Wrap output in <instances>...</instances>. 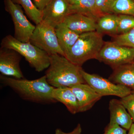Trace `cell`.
Segmentation results:
<instances>
[{"instance_id": "cell-15", "label": "cell", "mask_w": 134, "mask_h": 134, "mask_svg": "<svg viewBox=\"0 0 134 134\" xmlns=\"http://www.w3.org/2000/svg\"><path fill=\"white\" fill-rule=\"evenodd\" d=\"M53 96L57 102L64 104L70 113L75 114L79 113L77 99L70 87L54 88Z\"/></svg>"}, {"instance_id": "cell-18", "label": "cell", "mask_w": 134, "mask_h": 134, "mask_svg": "<svg viewBox=\"0 0 134 134\" xmlns=\"http://www.w3.org/2000/svg\"><path fill=\"white\" fill-rule=\"evenodd\" d=\"M118 15L114 14L103 15L97 21L96 31L103 35L112 36L117 35Z\"/></svg>"}, {"instance_id": "cell-17", "label": "cell", "mask_w": 134, "mask_h": 134, "mask_svg": "<svg viewBox=\"0 0 134 134\" xmlns=\"http://www.w3.org/2000/svg\"><path fill=\"white\" fill-rule=\"evenodd\" d=\"M70 14H79L98 20L103 15L96 7L95 0H81L70 5Z\"/></svg>"}, {"instance_id": "cell-5", "label": "cell", "mask_w": 134, "mask_h": 134, "mask_svg": "<svg viewBox=\"0 0 134 134\" xmlns=\"http://www.w3.org/2000/svg\"><path fill=\"white\" fill-rule=\"evenodd\" d=\"M96 59L114 69L121 65L133 63L134 48L120 45L113 41L105 42Z\"/></svg>"}, {"instance_id": "cell-22", "label": "cell", "mask_w": 134, "mask_h": 134, "mask_svg": "<svg viewBox=\"0 0 134 134\" xmlns=\"http://www.w3.org/2000/svg\"><path fill=\"white\" fill-rule=\"evenodd\" d=\"M113 42L120 45L134 48V29L125 34L113 36Z\"/></svg>"}, {"instance_id": "cell-26", "label": "cell", "mask_w": 134, "mask_h": 134, "mask_svg": "<svg viewBox=\"0 0 134 134\" xmlns=\"http://www.w3.org/2000/svg\"><path fill=\"white\" fill-rule=\"evenodd\" d=\"M82 132L81 126L80 124H78L72 132L66 133L60 129L58 128L55 130V134H81Z\"/></svg>"}, {"instance_id": "cell-11", "label": "cell", "mask_w": 134, "mask_h": 134, "mask_svg": "<svg viewBox=\"0 0 134 134\" xmlns=\"http://www.w3.org/2000/svg\"><path fill=\"white\" fill-rule=\"evenodd\" d=\"M71 88L77 99L79 113L91 109L102 97L86 83L78 84Z\"/></svg>"}, {"instance_id": "cell-7", "label": "cell", "mask_w": 134, "mask_h": 134, "mask_svg": "<svg viewBox=\"0 0 134 134\" xmlns=\"http://www.w3.org/2000/svg\"><path fill=\"white\" fill-rule=\"evenodd\" d=\"M4 3L5 9L11 16L14 25V37L21 42H30L36 26L26 18L21 5L12 0H4Z\"/></svg>"}, {"instance_id": "cell-29", "label": "cell", "mask_w": 134, "mask_h": 134, "mask_svg": "<svg viewBox=\"0 0 134 134\" xmlns=\"http://www.w3.org/2000/svg\"><path fill=\"white\" fill-rule=\"evenodd\" d=\"M70 5H72L78 2L81 0H66Z\"/></svg>"}, {"instance_id": "cell-31", "label": "cell", "mask_w": 134, "mask_h": 134, "mask_svg": "<svg viewBox=\"0 0 134 134\" xmlns=\"http://www.w3.org/2000/svg\"><path fill=\"white\" fill-rule=\"evenodd\" d=\"M133 63H134V61H133Z\"/></svg>"}, {"instance_id": "cell-23", "label": "cell", "mask_w": 134, "mask_h": 134, "mask_svg": "<svg viewBox=\"0 0 134 134\" xmlns=\"http://www.w3.org/2000/svg\"><path fill=\"white\" fill-rule=\"evenodd\" d=\"M128 112L134 123V93H131L120 99Z\"/></svg>"}, {"instance_id": "cell-12", "label": "cell", "mask_w": 134, "mask_h": 134, "mask_svg": "<svg viewBox=\"0 0 134 134\" xmlns=\"http://www.w3.org/2000/svg\"><path fill=\"white\" fill-rule=\"evenodd\" d=\"M63 23L69 29L79 35L96 31V19L81 14H69L65 18Z\"/></svg>"}, {"instance_id": "cell-30", "label": "cell", "mask_w": 134, "mask_h": 134, "mask_svg": "<svg viewBox=\"0 0 134 134\" xmlns=\"http://www.w3.org/2000/svg\"><path fill=\"white\" fill-rule=\"evenodd\" d=\"M132 93H134V91H132Z\"/></svg>"}, {"instance_id": "cell-10", "label": "cell", "mask_w": 134, "mask_h": 134, "mask_svg": "<svg viewBox=\"0 0 134 134\" xmlns=\"http://www.w3.org/2000/svg\"><path fill=\"white\" fill-rule=\"evenodd\" d=\"M69 7L66 0H52L42 11L43 21L55 28L69 14Z\"/></svg>"}, {"instance_id": "cell-9", "label": "cell", "mask_w": 134, "mask_h": 134, "mask_svg": "<svg viewBox=\"0 0 134 134\" xmlns=\"http://www.w3.org/2000/svg\"><path fill=\"white\" fill-rule=\"evenodd\" d=\"M22 55L13 49H0V72L1 75L16 79H24L20 63Z\"/></svg>"}, {"instance_id": "cell-2", "label": "cell", "mask_w": 134, "mask_h": 134, "mask_svg": "<svg viewBox=\"0 0 134 134\" xmlns=\"http://www.w3.org/2000/svg\"><path fill=\"white\" fill-rule=\"evenodd\" d=\"M82 67L75 65L65 56L50 55V65L45 75L48 83L54 88L72 87L86 83L81 73Z\"/></svg>"}, {"instance_id": "cell-6", "label": "cell", "mask_w": 134, "mask_h": 134, "mask_svg": "<svg viewBox=\"0 0 134 134\" xmlns=\"http://www.w3.org/2000/svg\"><path fill=\"white\" fill-rule=\"evenodd\" d=\"M30 42L50 55L59 54L65 56L58 42L55 28L43 21L36 25Z\"/></svg>"}, {"instance_id": "cell-27", "label": "cell", "mask_w": 134, "mask_h": 134, "mask_svg": "<svg viewBox=\"0 0 134 134\" xmlns=\"http://www.w3.org/2000/svg\"><path fill=\"white\" fill-rule=\"evenodd\" d=\"M52 0H33L36 7L41 11L46 8Z\"/></svg>"}, {"instance_id": "cell-16", "label": "cell", "mask_w": 134, "mask_h": 134, "mask_svg": "<svg viewBox=\"0 0 134 134\" xmlns=\"http://www.w3.org/2000/svg\"><path fill=\"white\" fill-rule=\"evenodd\" d=\"M55 30L58 42L65 56L76 43L80 35L70 30L63 23L57 25Z\"/></svg>"}, {"instance_id": "cell-25", "label": "cell", "mask_w": 134, "mask_h": 134, "mask_svg": "<svg viewBox=\"0 0 134 134\" xmlns=\"http://www.w3.org/2000/svg\"><path fill=\"white\" fill-rule=\"evenodd\" d=\"M104 134H127L126 130L117 124L108 125Z\"/></svg>"}, {"instance_id": "cell-13", "label": "cell", "mask_w": 134, "mask_h": 134, "mask_svg": "<svg viewBox=\"0 0 134 134\" xmlns=\"http://www.w3.org/2000/svg\"><path fill=\"white\" fill-rule=\"evenodd\" d=\"M110 114V125L117 124L125 129L129 130L133 123V120L120 100L111 99L109 102Z\"/></svg>"}, {"instance_id": "cell-4", "label": "cell", "mask_w": 134, "mask_h": 134, "mask_svg": "<svg viewBox=\"0 0 134 134\" xmlns=\"http://www.w3.org/2000/svg\"><path fill=\"white\" fill-rule=\"evenodd\" d=\"M1 44V47L13 49L19 53L37 72H42L50 66V55L30 42H21L9 35L2 39Z\"/></svg>"}, {"instance_id": "cell-21", "label": "cell", "mask_w": 134, "mask_h": 134, "mask_svg": "<svg viewBox=\"0 0 134 134\" xmlns=\"http://www.w3.org/2000/svg\"><path fill=\"white\" fill-rule=\"evenodd\" d=\"M117 35L127 33L134 29V16L127 15H118Z\"/></svg>"}, {"instance_id": "cell-28", "label": "cell", "mask_w": 134, "mask_h": 134, "mask_svg": "<svg viewBox=\"0 0 134 134\" xmlns=\"http://www.w3.org/2000/svg\"><path fill=\"white\" fill-rule=\"evenodd\" d=\"M127 134H134V123L133 122L129 129V132Z\"/></svg>"}, {"instance_id": "cell-19", "label": "cell", "mask_w": 134, "mask_h": 134, "mask_svg": "<svg viewBox=\"0 0 134 134\" xmlns=\"http://www.w3.org/2000/svg\"><path fill=\"white\" fill-rule=\"evenodd\" d=\"M15 3L21 5L24 9L28 17L36 24L43 21V14L41 10L36 7L31 0H12Z\"/></svg>"}, {"instance_id": "cell-1", "label": "cell", "mask_w": 134, "mask_h": 134, "mask_svg": "<svg viewBox=\"0 0 134 134\" xmlns=\"http://www.w3.org/2000/svg\"><path fill=\"white\" fill-rule=\"evenodd\" d=\"M0 81L3 85L9 87L24 100L42 104L57 103L53 96L54 88L48 83L45 75L38 79L29 80L1 74Z\"/></svg>"}, {"instance_id": "cell-3", "label": "cell", "mask_w": 134, "mask_h": 134, "mask_svg": "<svg viewBox=\"0 0 134 134\" xmlns=\"http://www.w3.org/2000/svg\"><path fill=\"white\" fill-rule=\"evenodd\" d=\"M104 42L103 35L97 31L82 34L65 57L75 65L82 67L87 61L96 59Z\"/></svg>"}, {"instance_id": "cell-8", "label": "cell", "mask_w": 134, "mask_h": 134, "mask_svg": "<svg viewBox=\"0 0 134 134\" xmlns=\"http://www.w3.org/2000/svg\"><path fill=\"white\" fill-rule=\"evenodd\" d=\"M81 73L86 83L102 97L115 96L121 98L132 93V90L126 86L114 83L98 75L89 74L82 68Z\"/></svg>"}, {"instance_id": "cell-20", "label": "cell", "mask_w": 134, "mask_h": 134, "mask_svg": "<svg viewBox=\"0 0 134 134\" xmlns=\"http://www.w3.org/2000/svg\"><path fill=\"white\" fill-rule=\"evenodd\" d=\"M111 10L115 14L134 16V0H114Z\"/></svg>"}, {"instance_id": "cell-14", "label": "cell", "mask_w": 134, "mask_h": 134, "mask_svg": "<svg viewBox=\"0 0 134 134\" xmlns=\"http://www.w3.org/2000/svg\"><path fill=\"white\" fill-rule=\"evenodd\" d=\"M113 69L109 80L134 91V63L121 65Z\"/></svg>"}, {"instance_id": "cell-24", "label": "cell", "mask_w": 134, "mask_h": 134, "mask_svg": "<svg viewBox=\"0 0 134 134\" xmlns=\"http://www.w3.org/2000/svg\"><path fill=\"white\" fill-rule=\"evenodd\" d=\"M114 0H95L96 7L102 14H113L111 8Z\"/></svg>"}]
</instances>
